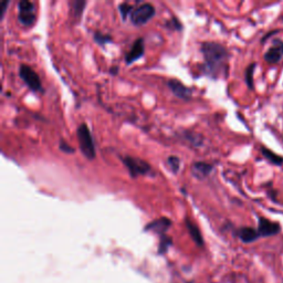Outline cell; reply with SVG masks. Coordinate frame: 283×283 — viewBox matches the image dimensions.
Listing matches in <instances>:
<instances>
[{"instance_id":"obj_8","label":"cell","mask_w":283,"mask_h":283,"mask_svg":"<svg viewBox=\"0 0 283 283\" xmlns=\"http://www.w3.org/2000/svg\"><path fill=\"white\" fill-rule=\"evenodd\" d=\"M145 52V45H144V39L139 38L135 40V42L133 43L132 48H130L129 51L125 56V62L127 64L133 63L136 60L141 59L144 56Z\"/></svg>"},{"instance_id":"obj_22","label":"cell","mask_w":283,"mask_h":283,"mask_svg":"<svg viewBox=\"0 0 283 283\" xmlns=\"http://www.w3.org/2000/svg\"><path fill=\"white\" fill-rule=\"evenodd\" d=\"M185 137L186 139H187L188 141H190V143H192L195 145V146H200V145H202V140H203V137L202 135H199V134H196V133H187V134H185Z\"/></svg>"},{"instance_id":"obj_23","label":"cell","mask_w":283,"mask_h":283,"mask_svg":"<svg viewBox=\"0 0 283 283\" xmlns=\"http://www.w3.org/2000/svg\"><path fill=\"white\" fill-rule=\"evenodd\" d=\"M167 28H172L174 30H182L183 25L181 24V21H179V20L176 17H174V18H171L169 21L167 23Z\"/></svg>"},{"instance_id":"obj_6","label":"cell","mask_w":283,"mask_h":283,"mask_svg":"<svg viewBox=\"0 0 283 283\" xmlns=\"http://www.w3.org/2000/svg\"><path fill=\"white\" fill-rule=\"evenodd\" d=\"M18 19L20 24L26 27H31L36 23V8L34 4L29 0H20L18 4Z\"/></svg>"},{"instance_id":"obj_21","label":"cell","mask_w":283,"mask_h":283,"mask_svg":"<svg viewBox=\"0 0 283 283\" xmlns=\"http://www.w3.org/2000/svg\"><path fill=\"white\" fill-rule=\"evenodd\" d=\"M94 40L98 42L99 45L103 46V45H106L107 42H111L112 41V38L111 36H108V34H103L101 32H96L94 34Z\"/></svg>"},{"instance_id":"obj_9","label":"cell","mask_w":283,"mask_h":283,"mask_svg":"<svg viewBox=\"0 0 283 283\" xmlns=\"http://www.w3.org/2000/svg\"><path fill=\"white\" fill-rule=\"evenodd\" d=\"M258 232L261 237H270L280 232V226L277 223H272L266 218L259 219Z\"/></svg>"},{"instance_id":"obj_2","label":"cell","mask_w":283,"mask_h":283,"mask_svg":"<svg viewBox=\"0 0 283 283\" xmlns=\"http://www.w3.org/2000/svg\"><path fill=\"white\" fill-rule=\"evenodd\" d=\"M77 134H78L79 145H80V149L82 151V154H83L88 160H94L96 156L95 145H94L91 132H90L86 124L84 123L81 124L77 129Z\"/></svg>"},{"instance_id":"obj_19","label":"cell","mask_w":283,"mask_h":283,"mask_svg":"<svg viewBox=\"0 0 283 283\" xmlns=\"http://www.w3.org/2000/svg\"><path fill=\"white\" fill-rule=\"evenodd\" d=\"M167 165L171 172L177 174L179 171V167H181V160L177 156H169L167 158Z\"/></svg>"},{"instance_id":"obj_20","label":"cell","mask_w":283,"mask_h":283,"mask_svg":"<svg viewBox=\"0 0 283 283\" xmlns=\"http://www.w3.org/2000/svg\"><path fill=\"white\" fill-rule=\"evenodd\" d=\"M254 68H255V63L250 64L249 67L247 68L246 70V82L248 86L250 89H253V72H254Z\"/></svg>"},{"instance_id":"obj_1","label":"cell","mask_w":283,"mask_h":283,"mask_svg":"<svg viewBox=\"0 0 283 283\" xmlns=\"http://www.w3.org/2000/svg\"><path fill=\"white\" fill-rule=\"evenodd\" d=\"M200 50H202L205 60V74L216 79L227 72L229 53L223 45L217 42H204L200 46Z\"/></svg>"},{"instance_id":"obj_3","label":"cell","mask_w":283,"mask_h":283,"mask_svg":"<svg viewBox=\"0 0 283 283\" xmlns=\"http://www.w3.org/2000/svg\"><path fill=\"white\" fill-rule=\"evenodd\" d=\"M122 162L126 166L129 175L132 178H136L137 176H141V175H147L151 170L150 165L146 161L141 160V158L125 156L122 158Z\"/></svg>"},{"instance_id":"obj_4","label":"cell","mask_w":283,"mask_h":283,"mask_svg":"<svg viewBox=\"0 0 283 283\" xmlns=\"http://www.w3.org/2000/svg\"><path fill=\"white\" fill-rule=\"evenodd\" d=\"M155 13H156L155 7L149 3H145V4H142L140 7H137V8H135L129 18L134 26L140 27L143 25H146L149 20L153 19Z\"/></svg>"},{"instance_id":"obj_7","label":"cell","mask_w":283,"mask_h":283,"mask_svg":"<svg viewBox=\"0 0 283 283\" xmlns=\"http://www.w3.org/2000/svg\"><path fill=\"white\" fill-rule=\"evenodd\" d=\"M167 86L178 99L188 101L192 96V90L188 86H186L183 82L176 79H171L167 82Z\"/></svg>"},{"instance_id":"obj_15","label":"cell","mask_w":283,"mask_h":283,"mask_svg":"<svg viewBox=\"0 0 283 283\" xmlns=\"http://www.w3.org/2000/svg\"><path fill=\"white\" fill-rule=\"evenodd\" d=\"M70 5H71L72 18L78 20L81 19L82 13H83L86 6V2H83V0H74V2H72Z\"/></svg>"},{"instance_id":"obj_16","label":"cell","mask_w":283,"mask_h":283,"mask_svg":"<svg viewBox=\"0 0 283 283\" xmlns=\"http://www.w3.org/2000/svg\"><path fill=\"white\" fill-rule=\"evenodd\" d=\"M262 154H264V156L267 158V160L274 164V165H282L283 164V157L274 154L272 150H269L267 148H262Z\"/></svg>"},{"instance_id":"obj_24","label":"cell","mask_w":283,"mask_h":283,"mask_svg":"<svg viewBox=\"0 0 283 283\" xmlns=\"http://www.w3.org/2000/svg\"><path fill=\"white\" fill-rule=\"evenodd\" d=\"M59 147L62 151H64V153H68V154H71V153H74V149L70 146V145H68L64 141H61L60 142V145Z\"/></svg>"},{"instance_id":"obj_25","label":"cell","mask_w":283,"mask_h":283,"mask_svg":"<svg viewBox=\"0 0 283 283\" xmlns=\"http://www.w3.org/2000/svg\"><path fill=\"white\" fill-rule=\"evenodd\" d=\"M8 5H9L8 0H5V2L2 3V8H0V9H2V13H0V19H3V18H4L5 12H6V10H7V6H8Z\"/></svg>"},{"instance_id":"obj_5","label":"cell","mask_w":283,"mask_h":283,"mask_svg":"<svg viewBox=\"0 0 283 283\" xmlns=\"http://www.w3.org/2000/svg\"><path fill=\"white\" fill-rule=\"evenodd\" d=\"M19 75L25 83L28 85L33 92H43L42 83L39 74L33 70V69L27 64H20L19 67Z\"/></svg>"},{"instance_id":"obj_14","label":"cell","mask_w":283,"mask_h":283,"mask_svg":"<svg viewBox=\"0 0 283 283\" xmlns=\"http://www.w3.org/2000/svg\"><path fill=\"white\" fill-rule=\"evenodd\" d=\"M238 236L241 241H244V243H246V244H250V243H252V241L257 240L260 237V234H259L258 230L253 229V228L244 227V228H241V229H239Z\"/></svg>"},{"instance_id":"obj_10","label":"cell","mask_w":283,"mask_h":283,"mask_svg":"<svg viewBox=\"0 0 283 283\" xmlns=\"http://www.w3.org/2000/svg\"><path fill=\"white\" fill-rule=\"evenodd\" d=\"M171 226L170 219L166 217H162L160 219H156L154 222L149 223L146 227H145V230L146 231H153L160 236H164L166 234V231L169 229Z\"/></svg>"},{"instance_id":"obj_18","label":"cell","mask_w":283,"mask_h":283,"mask_svg":"<svg viewBox=\"0 0 283 283\" xmlns=\"http://www.w3.org/2000/svg\"><path fill=\"white\" fill-rule=\"evenodd\" d=\"M133 6L129 5L128 3H122L120 6H119V10H120V13L122 16V19L123 20H126L127 17L130 15H132L133 12Z\"/></svg>"},{"instance_id":"obj_17","label":"cell","mask_w":283,"mask_h":283,"mask_svg":"<svg viewBox=\"0 0 283 283\" xmlns=\"http://www.w3.org/2000/svg\"><path fill=\"white\" fill-rule=\"evenodd\" d=\"M172 240L167 234H164V236H161L160 240V246H158V253L164 254L168 250V248L171 246Z\"/></svg>"},{"instance_id":"obj_11","label":"cell","mask_w":283,"mask_h":283,"mask_svg":"<svg viewBox=\"0 0 283 283\" xmlns=\"http://www.w3.org/2000/svg\"><path fill=\"white\" fill-rule=\"evenodd\" d=\"M283 58V42L282 41H275L274 46L270 48L266 53L265 59L269 63H278Z\"/></svg>"},{"instance_id":"obj_12","label":"cell","mask_w":283,"mask_h":283,"mask_svg":"<svg viewBox=\"0 0 283 283\" xmlns=\"http://www.w3.org/2000/svg\"><path fill=\"white\" fill-rule=\"evenodd\" d=\"M212 168H213V166L209 163L195 162L194 164L191 165V172L196 178L203 179V178H206L207 176L210 174Z\"/></svg>"},{"instance_id":"obj_13","label":"cell","mask_w":283,"mask_h":283,"mask_svg":"<svg viewBox=\"0 0 283 283\" xmlns=\"http://www.w3.org/2000/svg\"><path fill=\"white\" fill-rule=\"evenodd\" d=\"M185 225H186V228H187V230L190 234V237L192 238V240L195 241V244L198 247H203L204 246V239H203V236H202V232H200V230H199V228L194 223H192L191 220H189L188 218H186Z\"/></svg>"}]
</instances>
